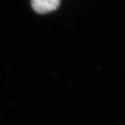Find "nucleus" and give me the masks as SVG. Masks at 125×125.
Listing matches in <instances>:
<instances>
[{"mask_svg": "<svg viewBox=\"0 0 125 125\" xmlns=\"http://www.w3.org/2000/svg\"><path fill=\"white\" fill-rule=\"evenodd\" d=\"M60 0H31L33 10L40 14H45L58 9Z\"/></svg>", "mask_w": 125, "mask_h": 125, "instance_id": "nucleus-1", "label": "nucleus"}]
</instances>
